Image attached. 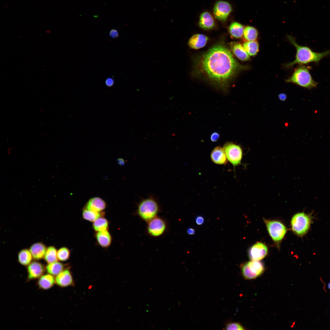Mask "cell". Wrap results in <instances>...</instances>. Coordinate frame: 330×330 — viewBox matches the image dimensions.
<instances>
[{"label":"cell","mask_w":330,"mask_h":330,"mask_svg":"<svg viewBox=\"0 0 330 330\" xmlns=\"http://www.w3.org/2000/svg\"><path fill=\"white\" fill-rule=\"evenodd\" d=\"M196 62L199 73L222 86L227 84L238 72L245 69L234 59L229 50L220 44L209 50Z\"/></svg>","instance_id":"obj_1"},{"label":"cell","mask_w":330,"mask_h":330,"mask_svg":"<svg viewBox=\"0 0 330 330\" xmlns=\"http://www.w3.org/2000/svg\"><path fill=\"white\" fill-rule=\"evenodd\" d=\"M288 39L296 49L295 59L286 65L288 68L297 64L303 65L312 62L317 63L323 58L330 55V50L320 53L315 52L308 47L298 44L292 36H288Z\"/></svg>","instance_id":"obj_2"},{"label":"cell","mask_w":330,"mask_h":330,"mask_svg":"<svg viewBox=\"0 0 330 330\" xmlns=\"http://www.w3.org/2000/svg\"><path fill=\"white\" fill-rule=\"evenodd\" d=\"M310 66L301 65L296 68L291 76L286 81L287 82L295 83L302 87L312 89L317 87L318 82L313 78L310 73Z\"/></svg>","instance_id":"obj_3"},{"label":"cell","mask_w":330,"mask_h":330,"mask_svg":"<svg viewBox=\"0 0 330 330\" xmlns=\"http://www.w3.org/2000/svg\"><path fill=\"white\" fill-rule=\"evenodd\" d=\"M160 211L158 201L153 196L142 199L138 204L136 210L137 215L147 222L156 217Z\"/></svg>","instance_id":"obj_4"},{"label":"cell","mask_w":330,"mask_h":330,"mask_svg":"<svg viewBox=\"0 0 330 330\" xmlns=\"http://www.w3.org/2000/svg\"><path fill=\"white\" fill-rule=\"evenodd\" d=\"M312 217L303 212L294 215L291 220V229L296 235L302 237L308 232L310 226Z\"/></svg>","instance_id":"obj_5"},{"label":"cell","mask_w":330,"mask_h":330,"mask_svg":"<svg viewBox=\"0 0 330 330\" xmlns=\"http://www.w3.org/2000/svg\"><path fill=\"white\" fill-rule=\"evenodd\" d=\"M268 232L273 240L278 244L285 235L287 229L280 222L275 220L264 219Z\"/></svg>","instance_id":"obj_6"},{"label":"cell","mask_w":330,"mask_h":330,"mask_svg":"<svg viewBox=\"0 0 330 330\" xmlns=\"http://www.w3.org/2000/svg\"><path fill=\"white\" fill-rule=\"evenodd\" d=\"M241 269L244 278L251 279L256 278L263 273L264 266L259 261L251 260L242 264Z\"/></svg>","instance_id":"obj_7"},{"label":"cell","mask_w":330,"mask_h":330,"mask_svg":"<svg viewBox=\"0 0 330 330\" xmlns=\"http://www.w3.org/2000/svg\"><path fill=\"white\" fill-rule=\"evenodd\" d=\"M167 228L166 221L157 216L147 222V232L151 237H158L166 232Z\"/></svg>","instance_id":"obj_8"},{"label":"cell","mask_w":330,"mask_h":330,"mask_svg":"<svg viewBox=\"0 0 330 330\" xmlns=\"http://www.w3.org/2000/svg\"><path fill=\"white\" fill-rule=\"evenodd\" d=\"M223 148L227 159L234 168L241 164L243 151L239 145L231 142H228L224 145Z\"/></svg>","instance_id":"obj_9"},{"label":"cell","mask_w":330,"mask_h":330,"mask_svg":"<svg viewBox=\"0 0 330 330\" xmlns=\"http://www.w3.org/2000/svg\"><path fill=\"white\" fill-rule=\"evenodd\" d=\"M232 10V7L230 4L228 2L222 1L217 2L213 9L215 17L222 21L226 20Z\"/></svg>","instance_id":"obj_10"},{"label":"cell","mask_w":330,"mask_h":330,"mask_svg":"<svg viewBox=\"0 0 330 330\" xmlns=\"http://www.w3.org/2000/svg\"><path fill=\"white\" fill-rule=\"evenodd\" d=\"M268 252L267 246L262 243L258 242L250 248L248 255L251 260L259 261L265 258Z\"/></svg>","instance_id":"obj_11"},{"label":"cell","mask_w":330,"mask_h":330,"mask_svg":"<svg viewBox=\"0 0 330 330\" xmlns=\"http://www.w3.org/2000/svg\"><path fill=\"white\" fill-rule=\"evenodd\" d=\"M28 279L31 280L39 278L44 274L46 267L38 261L32 262L27 266Z\"/></svg>","instance_id":"obj_12"},{"label":"cell","mask_w":330,"mask_h":330,"mask_svg":"<svg viewBox=\"0 0 330 330\" xmlns=\"http://www.w3.org/2000/svg\"><path fill=\"white\" fill-rule=\"evenodd\" d=\"M55 284L61 287L72 285L74 281L70 269L65 268L55 278Z\"/></svg>","instance_id":"obj_13"},{"label":"cell","mask_w":330,"mask_h":330,"mask_svg":"<svg viewBox=\"0 0 330 330\" xmlns=\"http://www.w3.org/2000/svg\"><path fill=\"white\" fill-rule=\"evenodd\" d=\"M95 237L98 244L103 248H107L112 244V236L108 230L95 232Z\"/></svg>","instance_id":"obj_14"},{"label":"cell","mask_w":330,"mask_h":330,"mask_svg":"<svg viewBox=\"0 0 330 330\" xmlns=\"http://www.w3.org/2000/svg\"><path fill=\"white\" fill-rule=\"evenodd\" d=\"M105 201L98 197H95L90 199L86 204L84 209L97 212L103 211L106 207Z\"/></svg>","instance_id":"obj_15"},{"label":"cell","mask_w":330,"mask_h":330,"mask_svg":"<svg viewBox=\"0 0 330 330\" xmlns=\"http://www.w3.org/2000/svg\"><path fill=\"white\" fill-rule=\"evenodd\" d=\"M208 39L207 36L203 34H194L189 39L188 45L192 49H199L205 46Z\"/></svg>","instance_id":"obj_16"},{"label":"cell","mask_w":330,"mask_h":330,"mask_svg":"<svg viewBox=\"0 0 330 330\" xmlns=\"http://www.w3.org/2000/svg\"><path fill=\"white\" fill-rule=\"evenodd\" d=\"M211 158L214 163L223 165L227 163V159L223 148L220 146L215 147L211 154Z\"/></svg>","instance_id":"obj_17"},{"label":"cell","mask_w":330,"mask_h":330,"mask_svg":"<svg viewBox=\"0 0 330 330\" xmlns=\"http://www.w3.org/2000/svg\"><path fill=\"white\" fill-rule=\"evenodd\" d=\"M47 248L42 242H37L32 245L29 250L33 258L39 260L44 258Z\"/></svg>","instance_id":"obj_18"},{"label":"cell","mask_w":330,"mask_h":330,"mask_svg":"<svg viewBox=\"0 0 330 330\" xmlns=\"http://www.w3.org/2000/svg\"><path fill=\"white\" fill-rule=\"evenodd\" d=\"M230 47L233 53L239 59L242 61L250 60L249 55L240 44L233 42L231 44Z\"/></svg>","instance_id":"obj_19"},{"label":"cell","mask_w":330,"mask_h":330,"mask_svg":"<svg viewBox=\"0 0 330 330\" xmlns=\"http://www.w3.org/2000/svg\"><path fill=\"white\" fill-rule=\"evenodd\" d=\"M200 28L204 30H210L215 25L214 20L208 12H204L200 15L199 23Z\"/></svg>","instance_id":"obj_20"},{"label":"cell","mask_w":330,"mask_h":330,"mask_svg":"<svg viewBox=\"0 0 330 330\" xmlns=\"http://www.w3.org/2000/svg\"><path fill=\"white\" fill-rule=\"evenodd\" d=\"M54 276L49 273L43 274L39 278L37 284L40 288L47 290L51 288L55 283Z\"/></svg>","instance_id":"obj_21"},{"label":"cell","mask_w":330,"mask_h":330,"mask_svg":"<svg viewBox=\"0 0 330 330\" xmlns=\"http://www.w3.org/2000/svg\"><path fill=\"white\" fill-rule=\"evenodd\" d=\"M63 263L58 261L48 263L46 267V270L48 273L53 276H57L65 268Z\"/></svg>","instance_id":"obj_22"},{"label":"cell","mask_w":330,"mask_h":330,"mask_svg":"<svg viewBox=\"0 0 330 330\" xmlns=\"http://www.w3.org/2000/svg\"><path fill=\"white\" fill-rule=\"evenodd\" d=\"M105 212H97L83 208L82 213V218L85 220L93 222L98 218L105 216Z\"/></svg>","instance_id":"obj_23"},{"label":"cell","mask_w":330,"mask_h":330,"mask_svg":"<svg viewBox=\"0 0 330 330\" xmlns=\"http://www.w3.org/2000/svg\"><path fill=\"white\" fill-rule=\"evenodd\" d=\"M33 258L30 250L24 249L20 250L18 255L19 263L24 266H28L32 262Z\"/></svg>","instance_id":"obj_24"},{"label":"cell","mask_w":330,"mask_h":330,"mask_svg":"<svg viewBox=\"0 0 330 330\" xmlns=\"http://www.w3.org/2000/svg\"><path fill=\"white\" fill-rule=\"evenodd\" d=\"M109 222L104 217H101L93 222L92 227L95 232L108 230Z\"/></svg>","instance_id":"obj_25"},{"label":"cell","mask_w":330,"mask_h":330,"mask_svg":"<svg viewBox=\"0 0 330 330\" xmlns=\"http://www.w3.org/2000/svg\"><path fill=\"white\" fill-rule=\"evenodd\" d=\"M244 29V26L242 24L236 22L232 23L229 27L230 34L236 38H240L242 37Z\"/></svg>","instance_id":"obj_26"},{"label":"cell","mask_w":330,"mask_h":330,"mask_svg":"<svg viewBox=\"0 0 330 330\" xmlns=\"http://www.w3.org/2000/svg\"><path fill=\"white\" fill-rule=\"evenodd\" d=\"M243 46L248 54L250 56L255 55L258 51V43L255 40L248 41L244 42Z\"/></svg>","instance_id":"obj_27"},{"label":"cell","mask_w":330,"mask_h":330,"mask_svg":"<svg viewBox=\"0 0 330 330\" xmlns=\"http://www.w3.org/2000/svg\"><path fill=\"white\" fill-rule=\"evenodd\" d=\"M57 251L53 246L47 248L44 258L48 264L58 261Z\"/></svg>","instance_id":"obj_28"},{"label":"cell","mask_w":330,"mask_h":330,"mask_svg":"<svg viewBox=\"0 0 330 330\" xmlns=\"http://www.w3.org/2000/svg\"><path fill=\"white\" fill-rule=\"evenodd\" d=\"M258 32L257 30L251 26H247L244 29L243 35L248 41H255L257 38Z\"/></svg>","instance_id":"obj_29"},{"label":"cell","mask_w":330,"mask_h":330,"mask_svg":"<svg viewBox=\"0 0 330 330\" xmlns=\"http://www.w3.org/2000/svg\"><path fill=\"white\" fill-rule=\"evenodd\" d=\"M70 255V250L66 247H61L57 251V258L60 261H67L69 259Z\"/></svg>","instance_id":"obj_30"},{"label":"cell","mask_w":330,"mask_h":330,"mask_svg":"<svg viewBox=\"0 0 330 330\" xmlns=\"http://www.w3.org/2000/svg\"><path fill=\"white\" fill-rule=\"evenodd\" d=\"M226 330H244V327L239 323L232 322L228 324L226 326Z\"/></svg>","instance_id":"obj_31"},{"label":"cell","mask_w":330,"mask_h":330,"mask_svg":"<svg viewBox=\"0 0 330 330\" xmlns=\"http://www.w3.org/2000/svg\"><path fill=\"white\" fill-rule=\"evenodd\" d=\"M109 36L112 38H116L119 36V34L117 30L115 29H112L109 32Z\"/></svg>","instance_id":"obj_32"},{"label":"cell","mask_w":330,"mask_h":330,"mask_svg":"<svg viewBox=\"0 0 330 330\" xmlns=\"http://www.w3.org/2000/svg\"><path fill=\"white\" fill-rule=\"evenodd\" d=\"M220 137L219 134L217 132H214L211 136V139L213 142L217 141Z\"/></svg>","instance_id":"obj_33"},{"label":"cell","mask_w":330,"mask_h":330,"mask_svg":"<svg viewBox=\"0 0 330 330\" xmlns=\"http://www.w3.org/2000/svg\"><path fill=\"white\" fill-rule=\"evenodd\" d=\"M204 218L202 216H198L196 219V223L199 225H200L203 224L204 222Z\"/></svg>","instance_id":"obj_34"},{"label":"cell","mask_w":330,"mask_h":330,"mask_svg":"<svg viewBox=\"0 0 330 330\" xmlns=\"http://www.w3.org/2000/svg\"><path fill=\"white\" fill-rule=\"evenodd\" d=\"M114 80L112 78H108L106 79L105 82L106 85L108 86H112L114 83Z\"/></svg>","instance_id":"obj_35"},{"label":"cell","mask_w":330,"mask_h":330,"mask_svg":"<svg viewBox=\"0 0 330 330\" xmlns=\"http://www.w3.org/2000/svg\"><path fill=\"white\" fill-rule=\"evenodd\" d=\"M279 99L282 101H284L286 100L287 98L286 94L284 93L280 94L278 96Z\"/></svg>","instance_id":"obj_36"},{"label":"cell","mask_w":330,"mask_h":330,"mask_svg":"<svg viewBox=\"0 0 330 330\" xmlns=\"http://www.w3.org/2000/svg\"><path fill=\"white\" fill-rule=\"evenodd\" d=\"M195 232V229L191 228H189L187 230V233L189 235H193Z\"/></svg>","instance_id":"obj_37"},{"label":"cell","mask_w":330,"mask_h":330,"mask_svg":"<svg viewBox=\"0 0 330 330\" xmlns=\"http://www.w3.org/2000/svg\"><path fill=\"white\" fill-rule=\"evenodd\" d=\"M328 287L329 289H330V282L328 283Z\"/></svg>","instance_id":"obj_38"}]
</instances>
